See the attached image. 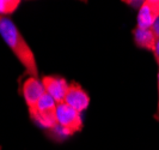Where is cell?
Masks as SVG:
<instances>
[{"label":"cell","mask_w":159,"mask_h":150,"mask_svg":"<svg viewBox=\"0 0 159 150\" xmlns=\"http://www.w3.org/2000/svg\"><path fill=\"white\" fill-rule=\"evenodd\" d=\"M0 35L6 42V45L11 48L13 54L17 56V59L25 67V70L29 72V75L32 77H37L39 69L31 48L24 40L23 35L18 30L16 24L7 17L0 18Z\"/></svg>","instance_id":"cell-1"},{"label":"cell","mask_w":159,"mask_h":150,"mask_svg":"<svg viewBox=\"0 0 159 150\" xmlns=\"http://www.w3.org/2000/svg\"><path fill=\"white\" fill-rule=\"evenodd\" d=\"M154 117L159 121V71H158V107H157V113H156Z\"/></svg>","instance_id":"cell-12"},{"label":"cell","mask_w":159,"mask_h":150,"mask_svg":"<svg viewBox=\"0 0 159 150\" xmlns=\"http://www.w3.org/2000/svg\"><path fill=\"white\" fill-rule=\"evenodd\" d=\"M42 84L44 90L56 103H61L65 101V97L67 94V90L70 87V83L67 80L57 75H50L44 76L42 78Z\"/></svg>","instance_id":"cell-4"},{"label":"cell","mask_w":159,"mask_h":150,"mask_svg":"<svg viewBox=\"0 0 159 150\" xmlns=\"http://www.w3.org/2000/svg\"><path fill=\"white\" fill-rule=\"evenodd\" d=\"M133 37H134V43L138 47L151 51V52L153 51L156 42H157V39L152 31V29H143V28L136 27L133 30Z\"/></svg>","instance_id":"cell-8"},{"label":"cell","mask_w":159,"mask_h":150,"mask_svg":"<svg viewBox=\"0 0 159 150\" xmlns=\"http://www.w3.org/2000/svg\"><path fill=\"white\" fill-rule=\"evenodd\" d=\"M56 106L57 103L49 95L46 94L34 107L29 108V115L43 128L53 130L57 127Z\"/></svg>","instance_id":"cell-2"},{"label":"cell","mask_w":159,"mask_h":150,"mask_svg":"<svg viewBox=\"0 0 159 150\" xmlns=\"http://www.w3.org/2000/svg\"><path fill=\"white\" fill-rule=\"evenodd\" d=\"M159 18V0H146L141 4L138 12L136 27L143 29H151Z\"/></svg>","instance_id":"cell-7"},{"label":"cell","mask_w":159,"mask_h":150,"mask_svg":"<svg viewBox=\"0 0 159 150\" xmlns=\"http://www.w3.org/2000/svg\"><path fill=\"white\" fill-rule=\"evenodd\" d=\"M153 34H154V36H156V39L159 40V18L156 21V23L153 24V27L151 28Z\"/></svg>","instance_id":"cell-11"},{"label":"cell","mask_w":159,"mask_h":150,"mask_svg":"<svg viewBox=\"0 0 159 150\" xmlns=\"http://www.w3.org/2000/svg\"><path fill=\"white\" fill-rule=\"evenodd\" d=\"M0 150H1V147H0Z\"/></svg>","instance_id":"cell-13"},{"label":"cell","mask_w":159,"mask_h":150,"mask_svg":"<svg viewBox=\"0 0 159 150\" xmlns=\"http://www.w3.org/2000/svg\"><path fill=\"white\" fill-rule=\"evenodd\" d=\"M64 102L66 104H68L70 107H72V108H74L75 111L81 113V112L85 111L89 107V104H90V96L81 88L80 84H78L77 82H71Z\"/></svg>","instance_id":"cell-6"},{"label":"cell","mask_w":159,"mask_h":150,"mask_svg":"<svg viewBox=\"0 0 159 150\" xmlns=\"http://www.w3.org/2000/svg\"><path fill=\"white\" fill-rule=\"evenodd\" d=\"M19 0H0V16L5 17L13 13L19 6Z\"/></svg>","instance_id":"cell-9"},{"label":"cell","mask_w":159,"mask_h":150,"mask_svg":"<svg viewBox=\"0 0 159 150\" xmlns=\"http://www.w3.org/2000/svg\"><path fill=\"white\" fill-rule=\"evenodd\" d=\"M56 121L57 127L66 136L79 132L84 126L80 112L75 111L65 102L57 103L56 106Z\"/></svg>","instance_id":"cell-3"},{"label":"cell","mask_w":159,"mask_h":150,"mask_svg":"<svg viewBox=\"0 0 159 150\" xmlns=\"http://www.w3.org/2000/svg\"><path fill=\"white\" fill-rule=\"evenodd\" d=\"M152 53H153L154 59H156V61H157V64H158V66H159V40H157L156 46H154V48H153Z\"/></svg>","instance_id":"cell-10"},{"label":"cell","mask_w":159,"mask_h":150,"mask_svg":"<svg viewBox=\"0 0 159 150\" xmlns=\"http://www.w3.org/2000/svg\"><path fill=\"white\" fill-rule=\"evenodd\" d=\"M0 18H1V16H0Z\"/></svg>","instance_id":"cell-14"},{"label":"cell","mask_w":159,"mask_h":150,"mask_svg":"<svg viewBox=\"0 0 159 150\" xmlns=\"http://www.w3.org/2000/svg\"><path fill=\"white\" fill-rule=\"evenodd\" d=\"M22 94H23V97L28 108H31L47 93H46L44 87L42 84V80H40L37 77L29 76L24 80L23 87H22Z\"/></svg>","instance_id":"cell-5"}]
</instances>
